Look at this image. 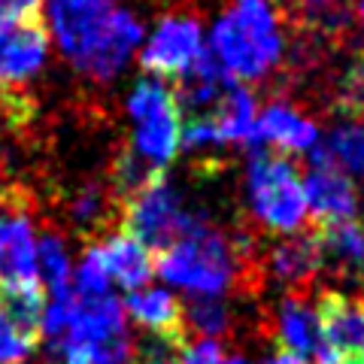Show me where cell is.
Returning a JSON list of instances; mask_svg holds the SVG:
<instances>
[{"label": "cell", "mask_w": 364, "mask_h": 364, "mask_svg": "<svg viewBox=\"0 0 364 364\" xmlns=\"http://www.w3.org/2000/svg\"><path fill=\"white\" fill-rule=\"evenodd\" d=\"M52 37L76 70L109 82L143 43V25L116 0H49Z\"/></svg>", "instance_id": "obj_1"}, {"label": "cell", "mask_w": 364, "mask_h": 364, "mask_svg": "<svg viewBox=\"0 0 364 364\" xmlns=\"http://www.w3.org/2000/svg\"><path fill=\"white\" fill-rule=\"evenodd\" d=\"M252 255L243 252L231 237H225L210 222L198 225L173 246H167L155 258V273L167 286L182 289L195 298H219L243 270H252Z\"/></svg>", "instance_id": "obj_2"}, {"label": "cell", "mask_w": 364, "mask_h": 364, "mask_svg": "<svg viewBox=\"0 0 364 364\" xmlns=\"http://www.w3.org/2000/svg\"><path fill=\"white\" fill-rule=\"evenodd\" d=\"M210 55L234 82H258L282 58L279 16L267 0H237L213 25Z\"/></svg>", "instance_id": "obj_3"}, {"label": "cell", "mask_w": 364, "mask_h": 364, "mask_svg": "<svg viewBox=\"0 0 364 364\" xmlns=\"http://www.w3.org/2000/svg\"><path fill=\"white\" fill-rule=\"evenodd\" d=\"M249 210L255 222L273 234H298L306 225L304 182L294 161L279 152H252L246 167Z\"/></svg>", "instance_id": "obj_4"}, {"label": "cell", "mask_w": 364, "mask_h": 364, "mask_svg": "<svg viewBox=\"0 0 364 364\" xmlns=\"http://www.w3.org/2000/svg\"><path fill=\"white\" fill-rule=\"evenodd\" d=\"M119 219L124 222V231L158 252L207 222L203 215H195L186 207L176 186L164 173L124 198L119 203Z\"/></svg>", "instance_id": "obj_5"}, {"label": "cell", "mask_w": 364, "mask_h": 364, "mask_svg": "<svg viewBox=\"0 0 364 364\" xmlns=\"http://www.w3.org/2000/svg\"><path fill=\"white\" fill-rule=\"evenodd\" d=\"M128 116L134 122L131 152L155 170H164V164L176 158L182 143V112L176 107L173 88H167L155 76L140 79L128 97Z\"/></svg>", "instance_id": "obj_6"}, {"label": "cell", "mask_w": 364, "mask_h": 364, "mask_svg": "<svg viewBox=\"0 0 364 364\" xmlns=\"http://www.w3.org/2000/svg\"><path fill=\"white\" fill-rule=\"evenodd\" d=\"M40 286L37 237L28 200L18 188L0 195V289Z\"/></svg>", "instance_id": "obj_7"}, {"label": "cell", "mask_w": 364, "mask_h": 364, "mask_svg": "<svg viewBox=\"0 0 364 364\" xmlns=\"http://www.w3.org/2000/svg\"><path fill=\"white\" fill-rule=\"evenodd\" d=\"M207 52L203 28L195 16H164L140 49V67L149 76H179Z\"/></svg>", "instance_id": "obj_8"}, {"label": "cell", "mask_w": 364, "mask_h": 364, "mask_svg": "<svg viewBox=\"0 0 364 364\" xmlns=\"http://www.w3.org/2000/svg\"><path fill=\"white\" fill-rule=\"evenodd\" d=\"M318 352L316 361H358L364 349V298L340 291H322L316 304Z\"/></svg>", "instance_id": "obj_9"}, {"label": "cell", "mask_w": 364, "mask_h": 364, "mask_svg": "<svg viewBox=\"0 0 364 364\" xmlns=\"http://www.w3.org/2000/svg\"><path fill=\"white\" fill-rule=\"evenodd\" d=\"M49 55V31L33 18L0 16V91H16L40 73Z\"/></svg>", "instance_id": "obj_10"}, {"label": "cell", "mask_w": 364, "mask_h": 364, "mask_svg": "<svg viewBox=\"0 0 364 364\" xmlns=\"http://www.w3.org/2000/svg\"><path fill=\"white\" fill-rule=\"evenodd\" d=\"M301 182H304L306 210L313 213L316 225L355 219L358 191L352 186V179L328 158L322 140L316 143V149H310V170H306V176Z\"/></svg>", "instance_id": "obj_11"}, {"label": "cell", "mask_w": 364, "mask_h": 364, "mask_svg": "<svg viewBox=\"0 0 364 364\" xmlns=\"http://www.w3.org/2000/svg\"><path fill=\"white\" fill-rule=\"evenodd\" d=\"M100 261H104V270L109 282L116 286L136 291V289H146L149 279L155 277V258H152V249L143 246L134 234L128 231H116L109 234L107 240L95 243Z\"/></svg>", "instance_id": "obj_12"}, {"label": "cell", "mask_w": 364, "mask_h": 364, "mask_svg": "<svg viewBox=\"0 0 364 364\" xmlns=\"http://www.w3.org/2000/svg\"><path fill=\"white\" fill-rule=\"evenodd\" d=\"M231 85H234V79L222 70L219 61H215L210 52H203L186 73L176 76L173 97H176L179 112L186 109V112H191V119H195V116H203V112L219 107V100L225 97V91Z\"/></svg>", "instance_id": "obj_13"}, {"label": "cell", "mask_w": 364, "mask_h": 364, "mask_svg": "<svg viewBox=\"0 0 364 364\" xmlns=\"http://www.w3.org/2000/svg\"><path fill=\"white\" fill-rule=\"evenodd\" d=\"M270 143L282 152H310L318 143V128L289 104H270L255 119V146Z\"/></svg>", "instance_id": "obj_14"}, {"label": "cell", "mask_w": 364, "mask_h": 364, "mask_svg": "<svg viewBox=\"0 0 364 364\" xmlns=\"http://www.w3.org/2000/svg\"><path fill=\"white\" fill-rule=\"evenodd\" d=\"M322 249H318L316 231H298L289 234L282 243H277L267 255V267L282 286H289L294 291H304L313 282V277L322 267Z\"/></svg>", "instance_id": "obj_15"}, {"label": "cell", "mask_w": 364, "mask_h": 364, "mask_svg": "<svg viewBox=\"0 0 364 364\" xmlns=\"http://www.w3.org/2000/svg\"><path fill=\"white\" fill-rule=\"evenodd\" d=\"M124 313L140 328L149 331V337L164 340H186V328H182V304L173 291L167 289H136L128 294Z\"/></svg>", "instance_id": "obj_16"}, {"label": "cell", "mask_w": 364, "mask_h": 364, "mask_svg": "<svg viewBox=\"0 0 364 364\" xmlns=\"http://www.w3.org/2000/svg\"><path fill=\"white\" fill-rule=\"evenodd\" d=\"M219 136V146H255V119H258V107L255 97L249 91L234 82L225 91V97L219 100V107L203 112Z\"/></svg>", "instance_id": "obj_17"}, {"label": "cell", "mask_w": 364, "mask_h": 364, "mask_svg": "<svg viewBox=\"0 0 364 364\" xmlns=\"http://www.w3.org/2000/svg\"><path fill=\"white\" fill-rule=\"evenodd\" d=\"M277 340L282 352H291L298 358L318 352V316L316 304H310L301 291H291L277 310Z\"/></svg>", "instance_id": "obj_18"}, {"label": "cell", "mask_w": 364, "mask_h": 364, "mask_svg": "<svg viewBox=\"0 0 364 364\" xmlns=\"http://www.w3.org/2000/svg\"><path fill=\"white\" fill-rule=\"evenodd\" d=\"M37 279L43 294H49L46 301L73 298V261L55 231H46L37 240Z\"/></svg>", "instance_id": "obj_19"}, {"label": "cell", "mask_w": 364, "mask_h": 364, "mask_svg": "<svg viewBox=\"0 0 364 364\" xmlns=\"http://www.w3.org/2000/svg\"><path fill=\"white\" fill-rule=\"evenodd\" d=\"M313 231L322 249V261H334L337 267L346 270H364V225L355 219H343L318 225Z\"/></svg>", "instance_id": "obj_20"}, {"label": "cell", "mask_w": 364, "mask_h": 364, "mask_svg": "<svg viewBox=\"0 0 364 364\" xmlns=\"http://www.w3.org/2000/svg\"><path fill=\"white\" fill-rule=\"evenodd\" d=\"M43 310H46V294L40 286L0 289V313H4L18 331H25L33 340H40Z\"/></svg>", "instance_id": "obj_21"}, {"label": "cell", "mask_w": 364, "mask_h": 364, "mask_svg": "<svg viewBox=\"0 0 364 364\" xmlns=\"http://www.w3.org/2000/svg\"><path fill=\"white\" fill-rule=\"evenodd\" d=\"M325 152L328 158L343 170L346 176H361L364 179V119H346L328 136Z\"/></svg>", "instance_id": "obj_22"}, {"label": "cell", "mask_w": 364, "mask_h": 364, "mask_svg": "<svg viewBox=\"0 0 364 364\" xmlns=\"http://www.w3.org/2000/svg\"><path fill=\"white\" fill-rule=\"evenodd\" d=\"M182 328L195 331L198 337L219 340L231 328V313L219 298H191L188 304H182Z\"/></svg>", "instance_id": "obj_23"}, {"label": "cell", "mask_w": 364, "mask_h": 364, "mask_svg": "<svg viewBox=\"0 0 364 364\" xmlns=\"http://www.w3.org/2000/svg\"><path fill=\"white\" fill-rule=\"evenodd\" d=\"M73 222L85 231H100L107 228V222L116 215V191H107L104 186L91 182V186L79 188L73 198Z\"/></svg>", "instance_id": "obj_24"}, {"label": "cell", "mask_w": 364, "mask_h": 364, "mask_svg": "<svg viewBox=\"0 0 364 364\" xmlns=\"http://www.w3.org/2000/svg\"><path fill=\"white\" fill-rule=\"evenodd\" d=\"M64 364H134L131 337L107 340V343H73L58 349Z\"/></svg>", "instance_id": "obj_25"}, {"label": "cell", "mask_w": 364, "mask_h": 364, "mask_svg": "<svg viewBox=\"0 0 364 364\" xmlns=\"http://www.w3.org/2000/svg\"><path fill=\"white\" fill-rule=\"evenodd\" d=\"M109 286L112 282L107 277L97 249L88 246L82 261H79L76 270H73V294L76 298H104V294H109Z\"/></svg>", "instance_id": "obj_26"}, {"label": "cell", "mask_w": 364, "mask_h": 364, "mask_svg": "<svg viewBox=\"0 0 364 364\" xmlns=\"http://www.w3.org/2000/svg\"><path fill=\"white\" fill-rule=\"evenodd\" d=\"M33 346H37V340L28 337L25 331H18L0 313V364H28V358L33 355Z\"/></svg>", "instance_id": "obj_27"}, {"label": "cell", "mask_w": 364, "mask_h": 364, "mask_svg": "<svg viewBox=\"0 0 364 364\" xmlns=\"http://www.w3.org/2000/svg\"><path fill=\"white\" fill-rule=\"evenodd\" d=\"M225 361V346L222 340H182L179 343V364H222Z\"/></svg>", "instance_id": "obj_28"}, {"label": "cell", "mask_w": 364, "mask_h": 364, "mask_svg": "<svg viewBox=\"0 0 364 364\" xmlns=\"http://www.w3.org/2000/svg\"><path fill=\"white\" fill-rule=\"evenodd\" d=\"M6 119H25V100L18 97V91H0V131Z\"/></svg>", "instance_id": "obj_29"}, {"label": "cell", "mask_w": 364, "mask_h": 364, "mask_svg": "<svg viewBox=\"0 0 364 364\" xmlns=\"http://www.w3.org/2000/svg\"><path fill=\"white\" fill-rule=\"evenodd\" d=\"M43 0H0V16H16V18H33L40 16Z\"/></svg>", "instance_id": "obj_30"}, {"label": "cell", "mask_w": 364, "mask_h": 364, "mask_svg": "<svg viewBox=\"0 0 364 364\" xmlns=\"http://www.w3.org/2000/svg\"><path fill=\"white\" fill-rule=\"evenodd\" d=\"M261 364H306V361H304V358H298V355H291V352H277V355L264 358Z\"/></svg>", "instance_id": "obj_31"}, {"label": "cell", "mask_w": 364, "mask_h": 364, "mask_svg": "<svg viewBox=\"0 0 364 364\" xmlns=\"http://www.w3.org/2000/svg\"><path fill=\"white\" fill-rule=\"evenodd\" d=\"M289 4H298V6H306V9H322L328 4H334V0H289Z\"/></svg>", "instance_id": "obj_32"}, {"label": "cell", "mask_w": 364, "mask_h": 364, "mask_svg": "<svg viewBox=\"0 0 364 364\" xmlns=\"http://www.w3.org/2000/svg\"><path fill=\"white\" fill-rule=\"evenodd\" d=\"M222 364H249L243 355H225V361Z\"/></svg>", "instance_id": "obj_33"}, {"label": "cell", "mask_w": 364, "mask_h": 364, "mask_svg": "<svg viewBox=\"0 0 364 364\" xmlns=\"http://www.w3.org/2000/svg\"><path fill=\"white\" fill-rule=\"evenodd\" d=\"M358 18L364 21V0H358Z\"/></svg>", "instance_id": "obj_34"}, {"label": "cell", "mask_w": 364, "mask_h": 364, "mask_svg": "<svg viewBox=\"0 0 364 364\" xmlns=\"http://www.w3.org/2000/svg\"><path fill=\"white\" fill-rule=\"evenodd\" d=\"M325 364H358V361H325Z\"/></svg>", "instance_id": "obj_35"}, {"label": "cell", "mask_w": 364, "mask_h": 364, "mask_svg": "<svg viewBox=\"0 0 364 364\" xmlns=\"http://www.w3.org/2000/svg\"><path fill=\"white\" fill-rule=\"evenodd\" d=\"M358 364H364V349H361V358H358Z\"/></svg>", "instance_id": "obj_36"}]
</instances>
